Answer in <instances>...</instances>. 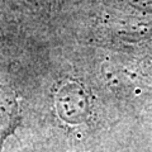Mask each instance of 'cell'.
I'll use <instances>...</instances> for the list:
<instances>
[{
	"instance_id": "cell-1",
	"label": "cell",
	"mask_w": 152,
	"mask_h": 152,
	"mask_svg": "<svg viewBox=\"0 0 152 152\" xmlns=\"http://www.w3.org/2000/svg\"><path fill=\"white\" fill-rule=\"evenodd\" d=\"M56 108L65 122L81 123L89 114V98L80 85L69 83L57 93Z\"/></svg>"
},
{
	"instance_id": "cell-2",
	"label": "cell",
	"mask_w": 152,
	"mask_h": 152,
	"mask_svg": "<svg viewBox=\"0 0 152 152\" xmlns=\"http://www.w3.org/2000/svg\"><path fill=\"white\" fill-rule=\"evenodd\" d=\"M19 122L18 102L12 90L0 86V151L7 137L15 129Z\"/></svg>"
}]
</instances>
